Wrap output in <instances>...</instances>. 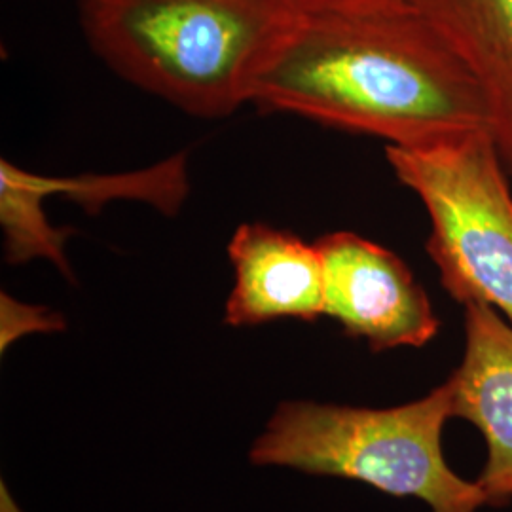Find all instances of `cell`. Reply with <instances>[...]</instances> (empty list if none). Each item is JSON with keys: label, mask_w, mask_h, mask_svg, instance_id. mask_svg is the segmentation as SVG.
<instances>
[{"label": "cell", "mask_w": 512, "mask_h": 512, "mask_svg": "<svg viewBox=\"0 0 512 512\" xmlns=\"http://www.w3.org/2000/svg\"><path fill=\"white\" fill-rule=\"evenodd\" d=\"M249 103L395 147L488 129L475 76L408 0L296 12L256 69Z\"/></svg>", "instance_id": "cell-1"}, {"label": "cell", "mask_w": 512, "mask_h": 512, "mask_svg": "<svg viewBox=\"0 0 512 512\" xmlns=\"http://www.w3.org/2000/svg\"><path fill=\"white\" fill-rule=\"evenodd\" d=\"M294 14L283 0H82L86 38L114 73L203 118L249 103Z\"/></svg>", "instance_id": "cell-2"}, {"label": "cell", "mask_w": 512, "mask_h": 512, "mask_svg": "<svg viewBox=\"0 0 512 512\" xmlns=\"http://www.w3.org/2000/svg\"><path fill=\"white\" fill-rule=\"evenodd\" d=\"M450 418L446 382L391 408L283 403L249 459L258 467L357 480L391 497L418 499L431 512H478L488 505L484 492L444 459L442 431Z\"/></svg>", "instance_id": "cell-3"}, {"label": "cell", "mask_w": 512, "mask_h": 512, "mask_svg": "<svg viewBox=\"0 0 512 512\" xmlns=\"http://www.w3.org/2000/svg\"><path fill=\"white\" fill-rule=\"evenodd\" d=\"M395 177L431 224L427 253L461 306L486 304L512 323V181L488 129L385 147Z\"/></svg>", "instance_id": "cell-4"}, {"label": "cell", "mask_w": 512, "mask_h": 512, "mask_svg": "<svg viewBox=\"0 0 512 512\" xmlns=\"http://www.w3.org/2000/svg\"><path fill=\"white\" fill-rule=\"evenodd\" d=\"M325 266V315L372 351L423 348L440 330L425 289L393 251L353 232L315 241Z\"/></svg>", "instance_id": "cell-5"}, {"label": "cell", "mask_w": 512, "mask_h": 512, "mask_svg": "<svg viewBox=\"0 0 512 512\" xmlns=\"http://www.w3.org/2000/svg\"><path fill=\"white\" fill-rule=\"evenodd\" d=\"M465 348L446 384L452 418L475 425L486 440L476 484L488 505L512 499V323L486 304L463 306Z\"/></svg>", "instance_id": "cell-6"}, {"label": "cell", "mask_w": 512, "mask_h": 512, "mask_svg": "<svg viewBox=\"0 0 512 512\" xmlns=\"http://www.w3.org/2000/svg\"><path fill=\"white\" fill-rule=\"evenodd\" d=\"M228 255L236 275L224 313L228 325L325 315V266L315 243L264 222H247L234 232Z\"/></svg>", "instance_id": "cell-7"}, {"label": "cell", "mask_w": 512, "mask_h": 512, "mask_svg": "<svg viewBox=\"0 0 512 512\" xmlns=\"http://www.w3.org/2000/svg\"><path fill=\"white\" fill-rule=\"evenodd\" d=\"M475 76L488 131L512 181V0H410Z\"/></svg>", "instance_id": "cell-8"}, {"label": "cell", "mask_w": 512, "mask_h": 512, "mask_svg": "<svg viewBox=\"0 0 512 512\" xmlns=\"http://www.w3.org/2000/svg\"><path fill=\"white\" fill-rule=\"evenodd\" d=\"M0 190L40 207H44V200L50 196H67L73 198L74 202L82 203V207L93 205L97 209L101 207V203L129 198L143 200L160 209L165 215H173L183 205L188 194L186 158L179 154L162 164L126 175H86L73 179L42 177L2 160Z\"/></svg>", "instance_id": "cell-9"}, {"label": "cell", "mask_w": 512, "mask_h": 512, "mask_svg": "<svg viewBox=\"0 0 512 512\" xmlns=\"http://www.w3.org/2000/svg\"><path fill=\"white\" fill-rule=\"evenodd\" d=\"M65 329L59 313L21 304L10 294L0 298V349L6 351L18 338L31 332H57Z\"/></svg>", "instance_id": "cell-10"}, {"label": "cell", "mask_w": 512, "mask_h": 512, "mask_svg": "<svg viewBox=\"0 0 512 512\" xmlns=\"http://www.w3.org/2000/svg\"><path fill=\"white\" fill-rule=\"evenodd\" d=\"M283 2L298 14H308V12H323V10L346 8L355 4H366V2H382V0H283Z\"/></svg>", "instance_id": "cell-11"}, {"label": "cell", "mask_w": 512, "mask_h": 512, "mask_svg": "<svg viewBox=\"0 0 512 512\" xmlns=\"http://www.w3.org/2000/svg\"><path fill=\"white\" fill-rule=\"evenodd\" d=\"M0 512H21L10 492L6 490V484L0 486Z\"/></svg>", "instance_id": "cell-12"}]
</instances>
